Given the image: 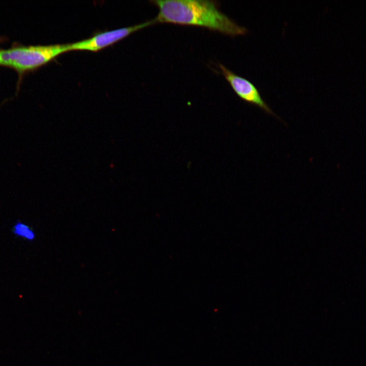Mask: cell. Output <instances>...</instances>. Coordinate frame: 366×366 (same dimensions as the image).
<instances>
[{
	"label": "cell",
	"instance_id": "1",
	"mask_svg": "<svg viewBox=\"0 0 366 366\" xmlns=\"http://www.w3.org/2000/svg\"><path fill=\"white\" fill-rule=\"evenodd\" d=\"M159 12L156 23H171L207 28L234 37L245 35L248 29L221 12L219 5L208 0H153Z\"/></svg>",
	"mask_w": 366,
	"mask_h": 366
},
{
	"label": "cell",
	"instance_id": "2",
	"mask_svg": "<svg viewBox=\"0 0 366 366\" xmlns=\"http://www.w3.org/2000/svg\"><path fill=\"white\" fill-rule=\"evenodd\" d=\"M70 51L69 44L30 46L10 49L12 67L19 72L38 68L58 55Z\"/></svg>",
	"mask_w": 366,
	"mask_h": 366
},
{
	"label": "cell",
	"instance_id": "3",
	"mask_svg": "<svg viewBox=\"0 0 366 366\" xmlns=\"http://www.w3.org/2000/svg\"><path fill=\"white\" fill-rule=\"evenodd\" d=\"M154 23H156L152 19L134 26L99 33L89 39L69 44L70 50L97 51Z\"/></svg>",
	"mask_w": 366,
	"mask_h": 366
},
{
	"label": "cell",
	"instance_id": "4",
	"mask_svg": "<svg viewBox=\"0 0 366 366\" xmlns=\"http://www.w3.org/2000/svg\"><path fill=\"white\" fill-rule=\"evenodd\" d=\"M222 73L235 94L245 102L255 105L276 117L277 115L262 98L255 85L249 80L235 74L224 65H219Z\"/></svg>",
	"mask_w": 366,
	"mask_h": 366
},
{
	"label": "cell",
	"instance_id": "5",
	"mask_svg": "<svg viewBox=\"0 0 366 366\" xmlns=\"http://www.w3.org/2000/svg\"><path fill=\"white\" fill-rule=\"evenodd\" d=\"M12 232L15 235L28 241H33L36 238V233L32 228L19 221L13 225Z\"/></svg>",
	"mask_w": 366,
	"mask_h": 366
}]
</instances>
